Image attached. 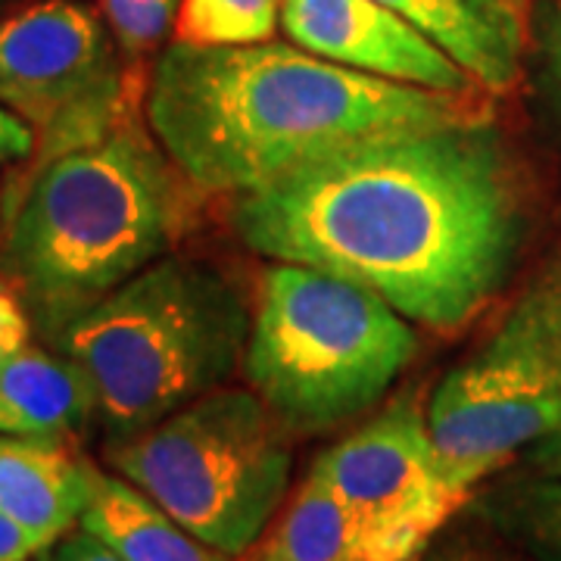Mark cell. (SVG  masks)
I'll list each match as a JSON object with an SVG mask.
<instances>
[{
    "instance_id": "2",
    "label": "cell",
    "mask_w": 561,
    "mask_h": 561,
    "mask_svg": "<svg viewBox=\"0 0 561 561\" xmlns=\"http://www.w3.org/2000/svg\"><path fill=\"white\" fill-rule=\"evenodd\" d=\"M144 116L197 194H250L359 140L490 119L481 91L446 94L375 79L297 44L197 47L153 60Z\"/></svg>"
},
{
    "instance_id": "9",
    "label": "cell",
    "mask_w": 561,
    "mask_h": 561,
    "mask_svg": "<svg viewBox=\"0 0 561 561\" xmlns=\"http://www.w3.org/2000/svg\"><path fill=\"white\" fill-rule=\"evenodd\" d=\"M312 468L353 512L375 561H415L468 505L443 474L419 393L397 397Z\"/></svg>"
},
{
    "instance_id": "26",
    "label": "cell",
    "mask_w": 561,
    "mask_h": 561,
    "mask_svg": "<svg viewBox=\"0 0 561 561\" xmlns=\"http://www.w3.org/2000/svg\"><path fill=\"white\" fill-rule=\"evenodd\" d=\"M0 10H3V0H0Z\"/></svg>"
},
{
    "instance_id": "15",
    "label": "cell",
    "mask_w": 561,
    "mask_h": 561,
    "mask_svg": "<svg viewBox=\"0 0 561 561\" xmlns=\"http://www.w3.org/2000/svg\"><path fill=\"white\" fill-rule=\"evenodd\" d=\"M253 561H375L353 512L334 486L309 468L278 522L256 542Z\"/></svg>"
},
{
    "instance_id": "18",
    "label": "cell",
    "mask_w": 561,
    "mask_h": 561,
    "mask_svg": "<svg viewBox=\"0 0 561 561\" xmlns=\"http://www.w3.org/2000/svg\"><path fill=\"white\" fill-rule=\"evenodd\" d=\"M101 10L122 60L140 62L175 35L181 0H101Z\"/></svg>"
},
{
    "instance_id": "10",
    "label": "cell",
    "mask_w": 561,
    "mask_h": 561,
    "mask_svg": "<svg viewBox=\"0 0 561 561\" xmlns=\"http://www.w3.org/2000/svg\"><path fill=\"white\" fill-rule=\"evenodd\" d=\"M280 28L302 50L365 76L427 91H483L419 25L375 0H284Z\"/></svg>"
},
{
    "instance_id": "16",
    "label": "cell",
    "mask_w": 561,
    "mask_h": 561,
    "mask_svg": "<svg viewBox=\"0 0 561 561\" xmlns=\"http://www.w3.org/2000/svg\"><path fill=\"white\" fill-rule=\"evenodd\" d=\"M468 505L537 561H561V474H527L474 493Z\"/></svg>"
},
{
    "instance_id": "14",
    "label": "cell",
    "mask_w": 561,
    "mask_h": 561,
    "mask_svg": "<svg viewBox=\"0 0 561 561\" xmlns=\"http://www.w3.org/2000/svg\"><path fill=\"white\" fill-rule=\"evenodd\" d=\"M79 527L98 537L119 561H234L184 530L116 471H98L94 496Z\"/></svg>"
},
{
    "instance_id": "5",
    "label": "cell",
    "mask_w": 561,
    "mask_h": 561,
    "mask_svg": "<svg viewBox=\"0 0 561 561\" xmlns=\"http://www.w3.org/2000/svg\"><path fill=\"white\" fill-rule=\"evenodd\" d=\"M419 353V334L375 290L297 262H275L243 350V375L294 437L365 415Z\"/></svg>"
},
{
    "instance_id": "23",
    "label": "cell",
    "mask_w": 561,
    "mask_h": 561,
    "mask_svg": "<svg viewBox=\"0 0 561 561\" xmlns=\"http://www.w3.org/2000/svg\"><path fill=\"white\" fill-rule=\"evenodd\" d=\"M415 561H508L496 556V552H490V549H483V546H474V542H443L437 549H424Z\"/></svg>"
},
{
    "instance_id": "12",
    "label": "cell",
    "mask_w": 561,
    "mask_h": 561,
    "mask_svg": "<svg viewBox=\"0 0 561 561\" xmlns=\"http://www.w3.org/2000/svg\"><path fill=\"white\" fill-rule=\"evenodd\" d=\"M459 62L490 94H505L522 79V0H375Z\"/></svg>"
},
{
    "instance_id": "25",
    "label": "cell",
    "mask_w": 561,
    "mask_h": 561,
    "mask_svg": "<svg viewBox=\"0 0 561 561\" xmlns=\"http://www.w3.org/2000/svg\"><path fill=\"white\" fill-rule=\"evenodd\" d=\"M546 57H549V76H552V84H556L561 101V7L559 13H556V20H552V25H549Z\"/></svg>"
},
{
    "instance_id": "4",
    "label": "cell",
    "mask_w": 561,
    "mask_h": 561,
    "mask_svg": "<svg viewBox=\"0 0 561 561\" xmlns=\"http://www.w3.org/2000/svg\"><path fill=\"white\" fill-rule=\"evenodd\" d=\"M250 309L216 265L162 256L72 319L54 346L79 365L110 440L219 390L241 365Z\"/></svg>"
},
{
    "instance_id": "20",
    "label": "cell",
    "mask_w": 561,
    "mask_h": 561,
    "mask_svg": "<svg viewBox=\"0 0 561 561\" xmlns=\"http://www.w3.org/2000/svg\"><path fill=\"white\" fill-rule=\"evenodd\" d=\"M35 147H38L35 128L20 113L0 103V172L7 165H25L35 157Z\"/></svg>"
},
{
    "instance_id": "22",
    "label": "cell",
    "mask_w": 561,
    "mask_h": 561,
    "mask_svg": "<svg viewBox=\"0 0 561 561\" xmlns=\"http://www.w3.org/2000/svg\"><path fill=\"white\" fill-rule=\"evenodd\" d=\"M44 561H119L98 537H91L88 530H72L62 540H57L44 556Z\"/></svg>"
},
{
    "instance_id": "8",
    "label": "cell",
    "mask_w": 561,
    "mask_h": 561,
    "mask_svg": "<svg viewBox=\"0 0 561 561\" xmlns=\"http://www.w3.org/2000/svg\"><path fill=\"white\" fill-rule=\"evenodd\" d=\"M0 103L38 135L32 169L113 131L138 110L106 20L76 0H41L0 20Z\"/></svg>"
},
{
    "instance_id": "11",
    "label": "cell",
    "mask_w": 561,
    "mask_h": 561,
    "mask_svg": "<svg viewBox=\"0 0 561 561\" xmlns=\"http://www.w3.org/2000/svg\"><path fill=\"white\" fill-rule=\"evenodd\" d=\"M94 483L98 468L76 456L69 440L0 434V508L47 546L79 527Z\"/></svg>"
},
{
    "instance_id": "3",
    "label": "cell",
    "mask_w": 561,
    "mask_h": 561,
    "mask_svg": "<svg viewBox=\"0 0 561 561\" xmlns=\"http://www.w3.org/2000/svg\"><path fill=\"white\" fill-rule=\"evenodd\" d=\"M194 191L135 110L103 138L16 175L3 201L0 275L54 343L172 253L194 219Z\"/></svg>"
},
{
    "instance_id": "17",
    "label": "cell",
    "mask_w": 561,
    "mask_h": 561,
    "mask_svg": "<svg viewBox=\"0 0 561 561\" xmlns=\"http://www.w3.org/2000/svg\"><path fill=\"white\" fill-rule=\"evenodd\" d=\"M284 0H181L175 41L197 47H243L272 41Z\"/></svg>"
},
{
    "instance_id": "19",
    "label": "cell",
    "mask_w": 561,
    "mask_h": 561,
    "mask_svg": "<svg viewBox=\"0 0 561 561\" xmlns=\"http://www.w3.org/2000/svg\"><path fill=\"white\" fill-rule=\"evenodd\" d=\"M32 328L35 321L28 316L22 297L13 290V284L0 275V356L25 350L32 343Z\"/></svg>"
},
{
    "instance_id": "1",
    "label": "cell",
    "mask_w": 561,
    "mask_h": 561,
    "mask_svg": "<svg viewBox=\"0 0 561 561\" xmlns=\"http://www.w3.org/2000/svg\"><path fill=\"white\" fill-rule=\"evenodd\" d=\"M250 250L375 290L456 331L496 300L527 234V191L490 119L359 140L234 197Z\"/></svg>"
},
{
    "instance_id": "6",
    "label": "cell",
    "mask_w": 561,
    "mask_h": 561,
    "mask_svg": "<svg viewBox=\"0 0 561 561\" xmlns=\"http://www.w3.org/2000/svg\"><path fill=\"white\" fill-rule=\"evenodd\" d=\"M110 468L221 556H247L275 522L294 434L253 390L219 387L106 446Z\"/></svg>"
},
{
    "instance_id": "13",
    "label": "cell",
    "mask_w": 561,
    "mask_h": 561,
    "mask_svg": "<svg viewBox=\"0 0 561 561\" xmlns=\"http://www.w3.org/2000/svg\"><path fill=\"white\" fill-rule=\"evenodd\" d=\"M98 415L91 381L69 356L25 346L0 356V434L72 440Z\"/></svg>"
},
{
    "instance_id": "24",
    "label": "cell",
    "mask_w": 561,
    "mask_h": 561,
    "mask_svg": "<svg viewBox=\"0 0 561 561\" xmlns=\"http://www.w3.org/2000/svg\"><path fill=\"white\" fill-rule=\"evenodd\" d=\"M524 461L534 468V471H540V474H561V431H556L552 437H546L540 440L527 456Z\"/></svg>"
},
{
    "instance_id": "7",
    "label": "cell",
    "mask_w": 561,
    "mask_h": 561,
    "mask_svg": "<svg viewBox=\"0 0 561 561\" xmlns=\"http://www.w3.org/2000/svg\"><path fill=\"white\" fill-rule=\"evenodd\" d=\"M427 424L446 481L468 502L483 481L561 431V262L443 378L427 400Z\"/></svg>"
},
{
    "instance_id": "21",
    "label": "cell",
    "mask_w": 561,
    "mask_h": 561,
    "mask_svg": "<svg viewBox=\"0 0 561 561\" xmlns=\"http://www.w3.org/2000/svg\"><path fill=\"white\" fill-rule=\"evenodd\" d=\"M50 546L41 540L35 530L16 522L10 512L0 508V561H32L44 556Z\"/></svg>"
}]
</instances>
